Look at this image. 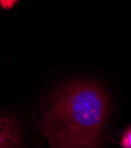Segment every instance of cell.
<instances>
[{
	"instance_id": "cell-1",
	"label": "cell",
	"mask_w": 131,
	"mask_h": 148,
	"mask_svg": "<svg viewBox=\"0 0 131 148\" xmlns=\"http://www.w3.org/2000/svg\"><path fill=\"white\" fill-rule=\"evenodd\" d=\"M110 109L109 95L100 84L76 78L46 98L38 128L50 148H99Z\"/></svg>"
},
{
	"instance_id": "cell-2",
	"label": "cell",
	"mask_w": 131,
	"mask_h": 148,
	"mask_svg": "<svg viewBox=\"0 0 131 148\" xmlns=\"http://www.w3.org/2000/svg\"><path fill=\"white\" fill-rule=\"evenodd\" d=\"M0 148H22L21 132L14 117L0 113Z\"/></svg>"
},
{
	"instance_id": "cell-3",
	"label": "cell",
	"mask_w": 131,
	"mask_h": 148,
	"mask_svg": "<svg viewBox=\"0 0 131 148\" xmlns=\"http://www.w3.org/2000/svg\"><path fill=\"white\" fill-rule=\"evenodd\" d=\"M121 145L123 148H131V127H129L122 135Z\"/></svg>"
}]
</instances>
